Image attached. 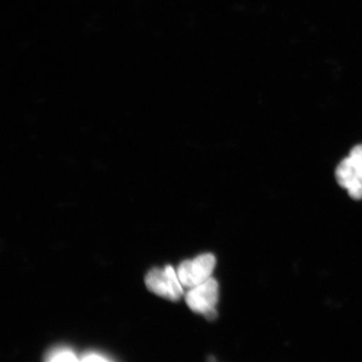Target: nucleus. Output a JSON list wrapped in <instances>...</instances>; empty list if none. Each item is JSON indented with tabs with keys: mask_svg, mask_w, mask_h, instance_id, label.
I'll use <instances>...</instances> for the list:
<instances>
[{
	"mask_svg": "<svg viewBox=\"0 0 362 362\" xmlns=\"http://www.w3.org/2000/svg\"><path fill=\"white\" fill-rule=\"evenodd\" d=\"M146 284L149 291L171 301H177L183 296V285L173 267L153 269L146 277Z\"/></svg>",
	"mask_w": 362,
	"mask_h": 362,
	"instance_id": "obj_2",
	"label": "nucleus"
},
{
	"mask_svg": "<svg viewBox=\"0 0 362 362\" xmlns=\"http://www.w3.org/2000/svg\"><path fill=\"white\" fill-rule=\"evenodd\" d=\"M216 264V257L211 253H205L192 260L181 262L177 269L181 284L184 288H192L206 282L211 277Z\"/></svg>",
	"mask_w": 362,
	"mask_h": 362,
	"instance_id": "obj_3",
	"label": "nucleus"
},
{
	"mask_svg": "<svg viewBox=\"0 0 362 362\" xmlns=\"http://www.w3.org/2000/svg\"><path fill=\"white\" fill-rule=\"evenodd\" d=\"M81 361H108L110 359L107 358L106 356L97 352H87L86 354L81 356Z\"/></svg>",
	"mask_w": 362,
	"mask_h": 362,
	"instance_id": "obj_6",
	"label": "nucleus"
},
{
	"mask_svg": "<svg viewBox=\"0 0 362 362\" xmlns=\"http://www.w3.org/2000/svg\"><path fill=\"white\" fill-rule=\"evenodd\" d=\"M336 179L342 188L347 189L352 199H362V170L350 156L339 163L336 170Z\"/></svg>",
	"mask_w": 362,
	"mask_h": 362,
	"instance_id": "obj_4",
	"label": "nucleus"
},
{
	"mask_svg": "<svg viewBox=\"0 0 362 362\" xmlns=\"http://www.w3.org/2000/svg\"><path fill=\"white\" fill-rule=\"evenodd\" d=\"M47 361H78L76 353L67 347H58L49 351L45 355Z\"/></svg>",
	"mask_w": 362,
	"mask_h": 362,
	"instance_id": "obj_5",
	"label": "nucleus"
},
{
	"mask_svg": "<svg viewBox=\"0 0 362 362\" xmlns=\"http://www.w3.org/2000/svg\"><path fill=\"white\" fill-rule=\"evenodd\" d=\"M218 296V283L211 277L206 282L189 288L185 296V302L194 313L203 315L208 320H214L217 316L216 305Z\"/></svg>",
	"mask_w": 362,
	"mask_h": 362,
	"instance_id": "obj_1",
	"label": "nucleus"
},
{
	"mask_svg": "<svg viewBox=\"0 0 362 362\" xmlns=\"http://www.w3.org/2000/svg\"><path fill=\"white\" fill-rule=\"evenodd\" d=\"M350 157L352 158V160L354 161L362 170V144L356 146L351 149Z\"/></svg>",
	"mask_w": 362,
	"mask_h": 362,
	"instance_id": "obj_7",
	"label": "nucleus"
}]
</instances>
